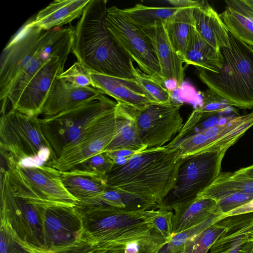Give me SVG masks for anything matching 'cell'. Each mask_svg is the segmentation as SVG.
Wrapping results in <instances>:
<instances>
[{
  "label": "cell",
  "instance_id": "obj_39",
  "mask_svg": "<svg viewBox=\"0 0 253 253\" xmlns=\"http://www.w3.org/2000/svg\"><path fill=\"white\" fill-rule=\"evenodd\" d=\"M57 78L63 79L77 87H93V83L87 70L77 61Z\"/></svg>",
  "mask_w": 253,
  "mask_h": 253
},
{
  "label": "cell",
  "instance_id": "obj_12",
  "mask_svg": "<svg viewBox=\"0 0 253 253\" xmlns=\"http://www.w3.org/2000/svg\"><path fill=\"white\" fill-rule=\"evenodd\" d=\"M183 104L153 103L145 108L132 107L139 138L147 148L165 146L180 132L184 125L180 109Z\"/></svg>",
  "mask_w": 253,
  "mask_h": 253
},
{
  "label": "cell",
  "instance_id": "obj_48",
  "mask_svg": "<svg viewBox=\"0 0 253 253\" xmlns=\"http://www.w3.org/2000/svg\"><path fill=\"white\" fill-rule=\"evenodd\" d=\"M239 253H253V240L245 242L241 247Z\"/></svg>",
  "mask_w": 253,
  "mask_h": 253
},
{
  "label": "cell",
  "instance_id": "obj_30",
  "mask_svg": "<svg viewBox=\"0 0 253 253\" xmlns=\"http://www.w3.org/2000/svg\"><path fill=\"white\" fill-rule=\"evenodd\" d=\"M222 216V213H216L198 225L175 234L158 253H185L186 247L195 235L215 223Z\"/></svg>",
  "mask_w": 253,
  "mask_h": 253
},
{
  "label": "cell",
  "instance_id": "obj_3",
  "mask_svg": "<svg viewBox=\"0 0 253 253\" xmlns=\"http://www.w3.org/2000/svg\"><path fill=\"white\" fill-rule=\"evenodd\" d=\"M184 159L177 148H147L106 175L107 187L136 201L145 210L156 209L177 181Z\"/></svg>",
  "mask_w": 253,
  "mask_h": 253
},
{
  "label": "cell",
  "instance_id": "obj_10",
  "mask_svg": "<svg viewBox=\"0 0 253 253\" xmlns=\"http://www.w3.org/2000/svg\"><path fill=\"white\" fill-rule=\"evenodd\" d=\"M106 23L114 40L139 69L165 85L154 46L144 31L115 6L107 8Z\"/></svg>",
  "mask_w": 253,
  "mask_h": 253
},
{
  "label": "cell",
  "instance_id": "obj_9",
  "mask_svg": "<svg viewBox=\"0 0 253 253\" xmlns=\"http://www.w3.org/2000/svg\"><path fill=\"white\" fill-rule=\"evenodd\" d=\"M228 149L206 152L184 159L174 187L156 209L173 211L195 199L220 173L221 163Z\"/></svg>",
  "mask_w": 253,
  "mask_h": 253
},
{
  "label": "cell",
  "instance_id": "obj_6",
  "mask_svg": "<svg viewBox=\"0 0 253 253\" xmlns=\"http://www.w3.org/2000/svg\"><path fill=\"white\" fill-rule=\"evenodd\" d=\"M0 148L1 162L5 165L51 166L57 158L38 117L12 109L0 116Z\"/></svg>",
  "mask_w": 253,
  "mask_h": 253
},
{
  "label": "cell",
  "instance_id": "obj_22",
  "mask_svg": "<svg viewBox=\"0 0 253 253\" xmlns=\"http://www.w3.org/2000/svg\"><path fill=\"white\" fill-rule=\"evenodd\" d=\"M253 126V111L243 115L229 117L202 131L211 143L213 151L229 148Z\"/></svg>",
  "mask_w": 253,
  "mask_h": 253
},
{
  "label": "cell",
  "instance_id": "obj_8",
  "mask_svg": "<svg viewBox=\"0 0 253 253\" xmlns=\"http://www.w3.org/2000/svg\"><path fill=\"white\" fill-rule=\"evenodd\" d=\"M117 104L116 101L101 95L55 115L40 119L43 134L57 158L96 120Z\"/></svg>",
  "mask_w": 253,
  "mask_h": 253
},
{
  "label": "cell",
  "instance_id": "obj_7",
  "mask_svg": "<svg viewBox=\"0 0 253 253\" xmlns=\"http://www.w3.org/2000/svg\"><path fill=\"white\" fill-rule=\"evenodd\" d=\"M4 168L8 171L13 192L20 198L43 206H76L79 204V201L63 185L61 172L51 166L10 164Z\"/></svg>",
  "mask_w": 253,
  "mask_h": 253
},
{
  "label": "cell",
  "instance_id": "obj_42",
  "mask_svg": "<svg viewBox=\"0 0 253 253\" xmlns=\"http://www.w3.org/2000/svg\"><path fill=\"white\" fill-rule=\"evenodd\" d=\"M143 151L123 149L105 153L112 159L115 165H121Z\"/></svg>",
  "mask_w": 253,
  "mask_h": 253
},
{
  "label": "cell",
  "instance_id": "obj_4",
  "mask_svg": "<svg viewBox=\"0 0 253 253\" xmlns=\"http://www.w3.org/2000/svg\"><path fill=\"white\" fill-rule=\"evenodd\" d=\"M107 3L106 0H90L74 28L72 51L87 71L135 80L133 61L107 29Z\"/></svg>",
  "mask_w": 253,
  "mask_h": 253
},
{
  "label": "cell",
  "instance_id": "obj_33",
  "mask_svg": "<svg viewBox=\"0 0 253 253\" xmlns=\"http://www.w3.org/2000/svg\"><path fill=\"white\" fill-rule=\"evenodd\" d=\"M226 229L214 223L195 235L186 247L185 253H207Z\"/></svg>",
  "mask_w": 253,
  "mask_h": 253
},
{
  "label": "cell",
  "instance_id": "obj_46",
  "mask_svg": "<svg viewBox=\"0 0 253 253\" xmlns=\"http://www.w3.org/2000/svg\"><path fill=\"white\" fill-rule=\"evenodd\" d=\"M14 237L20 245L32 253H53L44 249L37 248L29 245L21 241L16 235H14Z\"/></svg>",
  "mask_w": 253,
  "mask_h": 253
},
{
  "label": "cell",
  "instance_id": "obj_27",
  "mask_svg": "<svg viewBox=\"0 0 253 253\" xmlns=\"http://www.w3.org/2000/svg\"><path fill=\"white\" fill-rule=\"evenodd\" d=\"M215 223L225 227L226 231L213 245L229 242L236 238L244 242L253 240V212L224 217Z\"/></svg>",
  "mask_w": 253,
  "mask_h": 253
},
{
  "label": "cell",
  "instance_id": "obj_41",
  "mask_svg": "<svg viewBox=\"0 0 253 253\" xmlns=\"http://www.w3.org/2000/svg\"><path fill=\"white\" fill-rule=\"evenodd\" d=\"M244 242L240 238L219 245H213L210 253H239L241 246Z\"/></svg>",
  "mask_w": 253,
  "mask_h": 253
},
{
  "label": "cell",
  "instance_id": "obj_21",
  "mask_svg": "<svg viewBox=\"0 0 253 253\" xmlns=\"http://www.w3.org/2000/svg\"><path fill=\"white\" fill-rule=\"evenodd\" d=\"M90 0H55L28 21L32 26L49 30L82 16Z\"/></svg>",
  "mask_w": 253,
  "mask_h": 253
},
{
  "label": "cell",
  "instance_id": "obj_34",
  "mask_svg": "<svg viewBox=\"0 0 253 253\" xmlns=\"http://www.w3.org/2000/svg\"><path fill=\"white\" fill-rule=\"evenodd\" d=\"M214 200L223 215L253 200V194L239 191L215 192L205 197Z\"/></svg>",
  "mask_w": 253,
  "mask_h": 253
},
{
  "label": "cell",
  "instance_id": "obj_5",
  "mask_svg": "<svg viewBox=\"0 0 253 253\" xmlns=\"http://www.w3.org/2000/svg\"><path fill=\"white\" fill-rule=\"evenodd\" d=\"M229 44L219 49L221 68L213 72L196 67L198 75L209 89L240 109L253 108V48L229 31Z\"/></svg>",
  "mask_w": 253,
  "mask_h": 253
},
{
  "label": "cell",
  "instance_id": "obj_25",
  "mask_svg": "<svg viewBox=\"0 0 253 253\" xmlns=\"http://www.w3.org/2000/svg\"><path fill=\"white\" fill-rule=\"evenodd\" d=\"M186 66L193 65L216 73L223 58L218 49L205 40L193 27L183 58Z\"/></svg>",
  "mask_w": 253,
  "mask_h": 253
},
{
  "label": "cell",
  "instance_id": "obj_35",
  "mask_svg": "<svg viewBox=\"0 0 253 253\" xmlns=\"http://www.w3.org/2000/svg\"><path fill=\"white\" fill-rule=\"evenodd\" d=\"M202 95V104L195 108L200 113L201 122L209 117L231 111L236 109L210 89L203 92Z\"/></svg>",
  "mask_w": 253,
  "mask_h": 253
},
{
  "label": "cell",
  "instance_id": "obj_45",
  "mask_svg": "<svg viewBox=\"0 0 253 253\" xmlns=\"http://www.w3.org/2000/svg\"><path fill=\"white\" fill-rule=\"evenodd\" d=\"M250 212H253V200L249 203L224 214L222 218L226 216L238 215Z\"/></svg>",
  "mask_w": 253,
  "mask_h": 253
},
{
  "label": "cell",
  "instance_id": "obj_11",
  "mask_svg": "<svg viewBox=\"0 0 253 253\" xmlns=\"http://www.w3.org/2000/svg\"><path fill=\"white\" fill-rule=\"evenodd\" d=\"M43 206L15 195L9 183L7 170L0 168V214L5 217L21 241L42 249H44Z\"/></svg>",
  "mask_w": 253,
  "mask_h": 253
},
{
  "label": "cell",
  "instance_id": "obj_29",
  "mask_svg": "<svg viewBox=\"0 0 253 253\" xmlns=\"http://www.w3.org/2000/svg\"><path fill=\"white\" fill-rule=\"evenodd\" d=\"M178 8L175 7L148 6L138 3L132 7L122 10L138 26L146 27L156 21H163Z\"/></svg>",
  "mask_w": 253,
  "mask_h": 253
},
{
  "label": "cell",
  "instance_id": "obj_43",
  "mask_svg": "<svg viewBox=\"0 0 253 253\" xmlns=\"http://www.w3.org/2000/svg\"><path fill=\"white\" fill-rule=\"evenodd\" d=\"M229 5L253 19V0H232Z\"/></svg>",
  "mask_w": 253,
  "mask_h": 253
},
{
  "label": "cell",
  "instance_id": "obj_23",
  "mask_svg": "<svg viewBox=\"0 0 253 253\" xmlns=\"http://www.w3.org/2000/svg\"><path fill=\"white\" fill-rule=\"evenodd\" d=\"M173 211L174 235L198 225L216 213H222L217 202L210 198H196L176 207Z\"/></svg>",
  "mask_w": 253,
  "mask_h": 253
},
{
  "label": "cell",
  "instance_id": "obj_32",
  "mask_svg": "<svg viewBox=\"0 0 253 253\" xmlns=\"http://www.w3.org/2000/svg\"><path fill=\"white\" fill-rule=\"evenodd\" d=\"M133 72L135 80L154 103L169 104L172 101L171 91L165 85L135 67Z\"/></svg>",
  "mask_w": 253,
  "mask_h": 253
},
{
  "label": "cell",
  "instance_id": "obj_17",
  "mask_svg": "<svg viewBox=\"0 0 253 253\" xmlns=\"http://www.w3.org/2000/svg\"><path fill=\"white\" fill-rule=\"evenodd\" d=\"M87 72L93 83V87L113 97L118 103L141 110L154 103L136 80Z\"/></svg>",
  "mask_w": 253,
  "mask_h": 253
},
{
  "label": "cell",
  "instance_id": "obj_2",
  "mask_svg": "<svg viewBox=\"0 0 253 253\" xmlns=\"http://www.w3.org/2000/svg\"><path fill=\"white\" fill-rule=\"evenodd\" d=\"M83 230L75 244L98 251L125 250L130 243L140 253H158L168 241L157 228L159 209L132 210L105 205L76 206Z\"/></svg>",
  "mask_w": 253,
  "mask_h": 253
},
{
  "label": "cell",
  "instance_id": "obj_36",
  "mask_svg": "<svg viewBox=\"0 0 253 253\" xmlns=\"http://www.w3.org/2000/svg\"><path fill=\"white\" fill-rule=\"evenodd\" d=\"M175 147L178 149L181 159L213 151L210 142L202 131L195 132L184 137L176 144Z\"/></svg>",
  "mask_w": 253,
  "mask_h": 253
},
{
  "label": "cell",
  "instance_id": "obj_24",
  "mask_svg": "<svg viewBox=\"0 0 253 253\" xmlns=\"http://www.w3.org/2000/svg\"><path fill=\"white\" fill-rule=\"evenodd\" d=\"M116 115L115 134L103 152L123 149L139 151L147 149L139 138L132 107L117 103Z\"/></svg>",
  "mask_w": 253,
  "mask_h": 253
},
{
  "label": "cell",
  "instance_id": "obj_40",
  "mask_svg": "<svg viewBox=\"0 0 253 253\" xmlns=\"http://www.w3.org/2000/svg\"><path fill=\"white\" fill-rule=\"evenodd\" d=\"M160 210L161 212L155 219V224L158 230L169 242L174 236L172 229L173 211Z\"/></svg>",
  "mask_w": 253,
  "mask_h": 253
},
{
  "label": "cell",
  "instance_id": "obj_1",
  "mask_svg": "<svg viewBox=\"0 0 253 253\" xmlns=\"http://www.w3.org/2000/svg\"><path fill=\"white\" fill-rule=\"evenodd\" d=\"M74 28L56 27L43 30L27 21L2 51L0 60V114L13 105L31 79L43 65L55 58L68 57L72 49Z\"/></svg>",
  "mask_w": 253,
  "mask_h": 253
},
{
  "label": "cell",
  "instance_id": "obj_14",
  "mask_svg": "<svg viewBox=\"0 0 253 253\" xmlns=\"http://www.w3.org/2000/svg\"><path fill=\"white\" fill-rule=\"evenodd\" d=\"M44 249L52 252L76 243L83 226L76 206H44L42 211Z\"/></svg>",
  "mask_w": 253,
  "mask_h": 253
},
{
  "label": "cell",
  "instance_id": "obj_20",
  "mask_svg": "<svg viewBox=\"0 0 253 253\" xmlns=\"http://www.w3.org/2000/svg\"><path fill=\"white\" fill-rule=\"evenodd\" d=\"M192 16L193 27L205 40L218 49L229 46V30L207 1H198L193 7Z\"/></svg>",
  "mask_w": 253,
  "mask_h": 253
},
{
  "label": "cell",
  "instance_id": "obj_47",
  "mask_svg": "<svg viewBox=\"0 0 253 253\" xmlns=\"http://www.w3.org/2000/svg\"><path fill=\"white\" fill-rule=\"evenodd\" d=\"M167 1L172 5L173 7L181 8L195 5L198 2V0H170Z\"/></svg>",
  "mask_w": 253,
  "mask_h": 253
},
{
  "label": "cell",
  "instance_id": "obj_28",
  "mask_svg": "<svg viewBox=\"0 0 253 253\" xmlns=\"http://www.w3.org/2000/svg\"><path fill=\"white\" fill-rule=\"evenodd\" d=\"M219 16L229 31L247 44L253 46V19L227 6Z\"/></svg>",
  "mask_w": 253,
  "mask_h": 253
},
{
  "label": "cell",
  "instance_id": "obj_15",
  "mask_svg": "<svg viewBox=\"0 0 253 253\" xmlns=\"http://www.w3.org/2000/svg\"><path fill=\"white\" fill-rule=\"evenodd\" d=\"M67 58H54L39 69L11 109L29 116L41 115L54 81L64 71Z\"/></svg>",
  "mask_w": 253,
  "mask_h": 253
},
{
  "label": "cell",
  "instance_id": "obj_31",
  "mask_svg": "<svg viewBox=\"0 0 253 253\" xmlns=\"http://www.w3.org/2000/svg\"><path fill=\"white\" fill-rule=\"evenodd\" d=\"M231 173L230 172H221L214 181L197 198H203L215 192L229 191H239L253 194V179L233 178Z\"/></svg>",
  "mask_w": 253,
  "mask_h": 253
},
{
  "label": "cell",
  "instance_id": "obj_37",
  "mask_svg": "<svg viewBox=\"0 0 253 253\" xmlns=\"http://www.w3.org/2000/svg\"><path fill=\"white\" fill-rule=\"evenodd\" d=\"M0 253H32L15 240L13 228L2 215H0Z\"/></svg>",
  "mask_w": 253,
  "mask_h": 253
},
{
  "label": "cell",
  "instance_id": "obj_44",
  "mask_svg": "<svg viewBox=\"0 0 253 253\" xmlns=\"http://www.w3.org/2000/svg\"><path fill=\"white\" fill-rule=\"evenodd\" d=\"M231 176L233 178H245L253 180V165L232 172Z\"/></svg>",
  "mask_w": 253,
  "mask_h": 253
},
{
  "label": "cell",
  "instance_id": "obj_49",
  "mask_svg": "<svg viewBox=\"0 0 253 253\" xmlns=\"http://www.w3.org/2000/svg\"><path fill=\"white\" fill-rule=\"evenodd\" d=\"M125 253H140L139 245L137 243L128 244L125 249Z\"/></svg>",
  "mask_w": 253,
  "mask_h": 253
},
{
  "label": "cell",
  "instance_id": "obj_16",
  "mask_svg": "<svg viewBox=\"0 0 253 253\" xmlns=\"http://www.w3.org/2000/svg\"><path fill=\"white\" fill-rule=\"evenodd\" d=\"M138 27L148 36L154 46L165 84L173 82L175 88L180 87L184 81V63L173 49L162 21L146 27Z\"/></svg>",
  "mask_w": 253,
  "mask_h": 253
},
{
  "label": "cell",
  "instance_id": "obj_19",
  "mask_svg": "<svg viewBox=\"0 0 253 253\" xmlns=\"http://www.w3.org/2000/svg\"><path fill=\"white\" fill-rule=\"evenodd\" d=\"M61 179L67 191L79 201L78 205L91 206L106 190V175L73 168L61 172Z\"/></svg>",
  "mask_w": 253,
  "mask_h": 253
},
{
  "label": "cell",
  "instance_id": "obj_26",
  "mask_svg": "<svg viewBox=\"0 0 253 253\" xmlns=\"http://www.w3.org/2000/svg\"><path fill=\"white\" fill-rule=\"evenodd\" d=\"M195 5L179 8L162 21L173 49L182 60L193 28L192 12Z\"/></svg>",
  "mask_w": 253,
  "mask_h": 253
},
{
  "label": "cell",
  "instance_id": "obj_38",
  "mask_svg": "<svg viewBox=\"0 0 253 253\" xmlns=\"http://www.w3.org/2000/svg\"><path fill=\"white\" fill-rule=\"evenodd\" d=\"M114 165V161L108 155L102 152L89 158L73 168L106 175Z\"/></svg>",
  "mask_w": 253,
  "mask_h": 253
},
{
  "label": "cell",
  "instance_id": "obj_13",
  "mask_svg": "<svg viewBox=\"0 0 253 253\" xmlns=\"http://www.w3.org/2000/svg\"><path fill=\"white\" fill-rule=\"evenodd\" d=\"M116 106L99 117L74 143L65 148L51 166L65 172L103 152L115 134Z\"/></svg>",
  "mask_w": 253,
  "mask_h": 253
},
{
  "label": "cell",
  "instance_id": "obj_18",
  "mask_svg": "<svg viewBox=\"0 0 253 253\" xmlns=\"http://www.w3.org/2000/svg\"><path fill=\"white\" fill-rule=\"evenodd\" d=\"M101 95L105 94L97 88L91 86L77 87L57 78L42 108L41 115L44 117L52 116Z\"/></svg>",
  "mask_w": 253,
  "mask_h": 253
}]
</instances>
